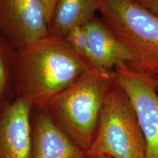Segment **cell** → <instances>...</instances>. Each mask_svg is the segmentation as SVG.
Listing matches in <instances>:
<instances>
[{"mask_svg": "<svg viewBox=\"0 0 158 158\" xmlns=\"http://www.w3.org/2000/svg\"><path fill=\"white\" fill-rule=\"evenodd\" d=\"M89 68L64 39L49 35L30 48L17 51L16 98L30 102L32 106L45 107Z\"/></svg>", "mask_w": 158, "mask_h": 158, "instance_id": "cell-1", "label": "cell"}, {"mask_svg": "<svg viewBox=\"0 0 158 158\" xmlns=\"http://www.w3.org/2000/svg\"><path fill=\"white\" fill-rule=\"evenodd\" d=\"M114 81V70L89 68L47 105L59 125L86 152L93 141L105 100Z\"/></svg>", "mask_w": 158, "mask_h": 158, "instance_id": "cell-2", "label": "cell"}, {"mask_svg": "<svg viewBox=\"0 0 158 158\" xmlns=\"http://www.w3.org/2000/svg\"><path fill=\"white\" fill-rule=\"evenodd\" d=\"M88 158H146L147 143L133 105L116 81L102 106Z\"/></svg>", "mask_w": 158, "mask_h": 158, "instance_id": "cell-3", "label": "cell"}, {"mask_svg": "<svg viewBox=\"0 0 158 158\" xmlns=\"http://www.w3.org/2000/svg\"><path fill=\"white\" fill-rule=\"evenodd\" d=\"M98 4L101 19L135 56L134 69L158 76L157 18L135 0H98Z\"/></svg>", "mask_w": 158, "mask_h": 158, "instance_id": "cell-4", "label": "cell"}, {"mask_svg": "<svg viewBox=\"0 0 158 158\" xmlns=\"http://www.w3.org/2000/svg\"><path fill=\"white\" fill-rule=\"evenodd\" d=\"M114 73L135 109L147 143L146 158H158V95L155 77L129 66L116 68Z\"/></svg>", "mask_w": 158, "mask_h": 158, "instance_id": "cell-5", "label": "cell"}, {"mask_svg": "<svg viewBox=\"0 0 158 158\" xmlns=\"http://www.w3.org/2000/svg\"><path fill=\"white\" fill-rule=\"evenodd\" d=\"M0 30L17 51L49 36V23L40 0H0Z\"/></svg>", "mask_w": 158, "mask_h": 158, "instance_id": "cell-6", "label": "cell"}, {"mask_svg": "<svg viewBox=\"0 0 158 158\" xmlns=\"http://www.w3.org/2000/svg\"><path fill=\"white\" fill-rule=\"evenodd\" d=\"M31 158H88L59 125L46 106H32Z\"/></svg>", "mask_w": 158, "mask_h": 158, "instance_id": "cell-7", "label": "cell"}, {"mask_svg": "<svg viewBox=\"0 0 158 158\" xmlns=\"http://www.w3.org/2000/svg\"><path fill=\"white\" fill-rule=\"evenodd\" d=\"M31 109L15 98L0 114V158H31Z\"/></svg>", "mask_w": 158, "mask_h": 158, "instance_id": "cell-8", "label": "cell"}, {"mask_svg": "<svg viewBox=\"0 0 158 158\" xmlns=\"http://www.w3.org/2000/svg\"><path fill=\"white\" fill-rule=\"evenodd\" d=\"M89 43L91 66L112 71L118 67H135V58L101 18L85 26Z\"/></svg>", "mask_w": 158, "mask_h": 158, "instance_id": "cell-9", "label": "cell"}, {"mask_svg": "<svg viewBox=\"0 0 158 158\" xmlns=\"http://www.w3.org/2000/svg\"><path fill=\"white\" fill-rule=\"evenodd\" d=\"M97 12L98 0H57L49 21V35L64 39L71 30L97 17Z\"/></svg>", "mask_w": 158, "mask_h": 158, "instance_id": "cell-10", "label": "cell"}, {"mask_svg": "<svg viewBox=\"0 0 158 158\" xmlns=\"http://www.w3.org/2000/svg\"><path fill=\"white\" fill-rule=\"evenodd\" d=\"M17 51L0 30V114L16 98L15 64Z\"/></svg>", "mask_w": 158, "mask_h": 158, "instance_id": "cell-11", "label": "cell"}, {"mask_svg": "<svg viewBox=\"0 0 158 158\" xmlns=\"http://www.w3.org/2000/svg\"><path fill=\"white\" fill-rule=\"evenodd\" d=\"M64 40L77 56L81 59L85 64L92 68L89 43L85 26L71 30L64 37Z\"/></svg>", "mask_w": 158, "mask_h": 158, "instance_id": "cell-12", "label": "cell"}, {"mask_svg": "<svg viewBox=\"0 0 158 158\" xmlns=\"http://www.w3.org/2000/svg\"><path fill=\"white\" fill-rule=\"evenodd\" d=\"M135 1L158 19V0H135Z\"/></svg>", "mask_w": 158, "mask_h": 158, "instance_id": "cell-13", "label": "cell"}, {"mask_svg": "<svg viewBox=\"0 0 158 158\" xmlns=\"http://www.w3.org/2000/svg\"><path fill=\"white\" fill-rule=\"evenodd\" d=\"M40 1L41 2L43 7H44V9L45 10V13H46V15L47 18H48L49 23L51 15H52L53 10H54V8L57 0H40Z\"/></svg>", "mask_w": 158, "mask_h": 158, "instance_id": "cell-14", "label": "cell"}, {"mask_svg": "<svg viewBox=\"0 0 158 158\" xmlns=\"http://www.w3.org/2000/svg\"><path fill=\"white\" fill-rule=\"evenodd\" d=\"M154 83H155V86L157 91L158 92V76L155 77V79H154Z\"/></svg>", "mask_w": 158, "mask_h": 158, "instance_id": "cell-15", "label": "cell"}, {"mask_svg": "<svg viewBox=\"0 0 158 158\" xmlns=\"http://www.w3.org/2000/svg\"><path fill=\"white\" fill-rule=\"evenodd\" d=\"M90 158H113V157H109V156H107V155H100V156H97V157H90Z\"/></svg>", "mask_w": 158, "mask_h": 158, "instance_id": "cell-16", "label": "cell"}]
</instances>
